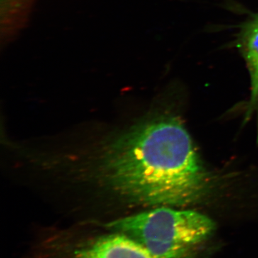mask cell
I'll return each instance as SVG.
<instances>
[{
	"instance_id": "cell-1",
	"label": "cell",
	"mask_w": 258,
	"mask_h": 258,
	"mask_svg": "<svg viewBox=\"0 0 258 258\" xmlns=\"http://www.w3.org/2000/svg\"><path fill=\"white\" fill-rule=\"evenodd\" d=\"M83 160L81 177L127 206H186L203 201L212 189L192 139L171 115L136 122Z\"/></svg>"
},
{
	"instance_id": "cell-2",
	"label": "cell",
	"mask_w": 258,
	"mask_h": 258,
	"mask_svg": "<svg viewBox=\"0 0 258 258\" xmlns=\"http://www.w3.org/2000/svg\"><path fill=\"white\" fill-rule=\"evenodd\" d=\"M140 244L156 258H187L216 230L210 217L163 206L131 214L104 225Z\"/></svg>"
},
{
	"instance_id": "cell-3",
	"label": "cell",
	"mask_w": 258,
	"mask_h": 258,
	"mask_svg": "<svg viewBox=\"0 0 258 258\" xmlns=\"http://www.w3.org/2000/svg\"><path fill=\"white\" fill-rule=\"evenodd\" d=\"M106 230L105 233L51 240L42 247V257L156 258L128 236Z\"/></svg>"
},
{
	"instance_id": "cell-4",
	"label": "cell",
	"mask_w": 258,
	"mask_h": 258,
	"mask_svg": "<svg viewBox=\"0 0 258 258\" xmlns=\"http://www.w3.org/2000/svg\"><path fill=\"white\" fill-rule=\"evenodd\" d=\"M238 47L245 60L250 77V98L244 114L246 122L254 113L258 117V14L249 19L241 29Z\"/></svg>"
},
{
	"instance_id": "cell-5",
	"label": "cell",
	"mask_w": 258,
	"mask_h": 258,
	"mask_svg": "<svg viewBox=\"0 0 258 258\" xmlns=\"http://www.w3.org/2000/svg\"><path fill=\"white\" fill-rule=\"evenodd\" d=\"M3 1L5 2V3H18V2L23 1V0H3Z\"/></svg>"
}]
</instances>
